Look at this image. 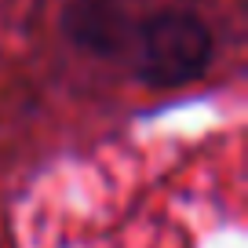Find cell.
Masks as SVG:
<instances>
[{"instance_id":"obj_1","label":"cell","mask_w":248,"mask_h":248,"mask_svg":"<svg viewBox=\"0 0 248 248\" xmlns=\"http://www.w3.org/2000/svg\"><path fill=\"white\" fill-rule=\"evenodd\" d=\"M216 62V33L201 15L183 8L135 15L124 66L142 88L175 92L208 77Z\"/></svg>"},{"instance_id":"obj_2","label":"cell","mask_w":248,"mask_h":248,"mask_svg":"<svg viewBox=\"0 0 248 248\" xmlns=\"http://www.w3.org/2000/svg\"><path fill=\"white\" fill-rule=\"evenodd\" d=\"M135 15L124 0H70L59 15V33L80 55L99 62H121L128 55Z\"/></svg>"}]
</instances>
